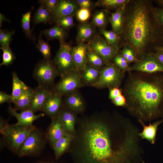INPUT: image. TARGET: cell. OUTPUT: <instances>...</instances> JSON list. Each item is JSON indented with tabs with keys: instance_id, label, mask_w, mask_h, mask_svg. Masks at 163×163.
Wrapping results in <instances>:
<instances>
[{
	"instance_id": "obj_1",
	"label": "cell",
	"mask_w": 163,
	"mask_h": 163,
	"mask_svg": "<svg viewBox=\"0 0 163 163\" xmlns=\"http://www.w3.org/2000/svg\"><path fill=\"white\" fill-rule=\"evenodd\" d=\"M68 150L75 163H140L138 128L118 113L81 123Z\"/></svg>"
},
{
	"instance_id": "obj_2",
	"label": "cell",
	"mask_w": 163,
	"mask_h": 163,
	"mask_svg": "<svg viewBox=\"0 0 163 163\" xmlns=\"http://www.w3.org/2000/svg\"><path fill=\"white\" fill-rule=\"evenodd\" d=\"M154 7L151 0H129L124 9L119 45L130 46L139 59L163 47V28L155 18Z\"/></svg>"
},
{
	"instance_id": "obj_3",
	"label": "cell",
	"mask_w": 163,
	"mask_h": 163,
	"mask_svg": "<svg viewBox=\"0 0 163 163\" xmlns=\"http://www.w3.org/2000/svg\"><path fill=\"white\" fill-rule=\"evenodd\" d=\"M129 113L144 123L163 116V74L128 72L122 89Z\"/></svg>"
},
{
	"instance_id": "obj_4",
	"label": "cell",
	"mask_w": 163,
	"mask_h": 163,
	"mask_svg": "<svg viewBox=\"0 0 163 163\" xmlns=\"http://www.w3.org/2000/svg\"><path fill=\"white\" fill-rule=\"evenodd\" d=\"M47 141L46 133L36 127L19 147L16 154L20 157H37L43 152Z\"/></svg>"
},
{
	"instance_id": "obj_5",
	"label": "cell",
	"mask_w": 163,
	"mask_h": 163,
	"mask_svg": "<svg viewBox=\"0 0 163 163\" xmlns=\"http://www.w3.org/2000/svg\"><path fill=\"white\" fill-rule=\"evenodd\" d=\"M35 127L34 125L25 127L15 123L10 125L2 135L1 147H6L16 154L19 147Z\"/></svg>"
},
{
	"instance_id": "obj_6",
	"label": "cell",
	"mask_w": 163,
	"mask_h": 163,
	"mask_svg": "<svg viewBox=\"0 0 163 163\" xmlns=\"http://www.w3.org/2000/svg\"><path fill=\"white\" fill-rule=\"evenodd\" d=\"M125 72L118 69L113 63L106 65L101 69L100 75L96 82L92 85L109 89L119 87L125 77Z\"/></svg>"
},
{
	"instance_id": "obj_7",
	"label": "cell",
	"mask_w": 163,
	"mask_h": 163,
	"mask_svg": "<svg viewBox=\"0 0 163 163\" xmlns=\"http://www.w3.org/2000/svg\"><path fill=\"white\" fill-rule=\"evenodd\" d=\"M59 74L53 62L50 59H43L35 65L33 76L38 85L50 88Z\"/></svg>"
},
{
	"instance_id": "obj_8",
	"label": "cell",
	"mask_w": 163,
	"mask_h": 163,
	"mask_svg": "<svg viewBox=\"0 0 163 163\" xmlns=\"http://www.w3.org/2000/svg\"><path fill=\"white\" fill-rule=\"evenodd\" d=\"M59 43V50L53 61L59 75L62 76L78 70L72 58L71 47L65 41Z\"/></svg>"
},
{
	"instance_id": "obj_9",
	"label": "cell",
	"mask_w": 163,
	"mask_h": 163,
	"mask_svg": "<svg viewBox=\"0 0 163 163\" xmlns=\"http://www.w3.org/2000/svg\"><path fill=\"white\" fill-rule=\"evenodd\" d=\"M61 76L59 81L51 89L53 92L62 96L66 95L83 86L80 76L77 70Z\"/></svg>"
},
{
	"instance_id": "obj_10",
	"label": "cell",
	"mask_w": 163,
	"mask_h": 163,
	"mask_svg": "<svg viewBox=\"0 0 163 163\" xmlns=\"http://www.w3.org/2000/svg\"><path fill=\"white\" fill-rule=\"evenodd\" d=\"M88 42V48L100 56L106 65L111 63L114 57L119 53V50L110 45L100 36H95Z\"/></svg>"
},
{
	"instance_id": "obj_11",
	"label": "cell",
	"mask_w": 163,
	"mask_h": 163,
	"mask_svg": "<svg viewBox=\"0 0 163 163\" xmlns=\"http://www.w3.org/2000/svg\"><path fill=\"white\" fill-rule=\"evenodd\" d=\"M131 72L163 73V66L150 53L147 54L130 66V72Z\"/></svg>"
},
{
	"instance_id": "obj_12",
	"label": "cell",
	"mask_w": 163,
	"mask_h": 163,
	"mask_svg": "<svg viewBox=\"0 0 163 163\" xmlns=\"http://www.w3.org/2000/svg\"><path fill=\"white\" fill-rule=\"evenodd\" d=\"M8 111L11 116L17 119V122L15 123L16 124L25 127L33 126L34 121L45 115L44 113L36 115L35 113L30 109L21 110L18 113L10 104L8 107Z\"/></svg>"
},
{
	"instance_id": "obj_13",
	"label": "cell",
	"mask_w": 163,
	"mask_h": 163,
	"mask_svg": "<svg viewBox=\"0 0 163 163\" xmlns=\"http://www.w3.org/2000/svg\"><path fill=\"white\" fill-rule=\"evenodd\" d=\"M62 97L52 92L45 102L40 111L51 119L58 116L63 107Z\"/></svg>"
},
{
	"instance_id": "obj_14",
	"label": "cell",
	"mask_w": 163,
	"mask_h": 163,
	"mask_svg": "<svg viewBox=\"0 0 163 163\" xmlns=\"http://www.w3.org/2000/svg\"><path fill=\"white\" fill-rule=\"evenodd\" d=\"M79 7L75 1L59 0L56 11L50 14L52 22L56 23L62 17L74 14Z\"/></svg>"
},
{
	"instance_id": "obj_15",
	"label": "cell",
	"mask_w": 163,
	"mask_h": 163,
	"mask_svg": "<svg viewBox=\"0 0 163 163\" xmlns=\"http://www.w3.org/2000/svg\"><path fill=\"white\" fill-rule=\"evenodd\" d=\"M52 92L50 88L38 85L34 89L29 109L34 113L40 111L45 102Z\"/></svg>"
},
{
	"instance_id": "obj_16",
	"label": "cell",
	"mask_w": 163,
	"mask_h": 163,
	"mask_svg": "<svg viewBox=\"0 0 163 163\" xmlns=\"http://www.w3.org/2000/svg\"><path fill=\"white\" fill-rule=\"evenodd\" d=\"M88 48V44L85 43H78L71 47V53L77 70L83 71L87 65L86 53Z\"/></svg>"
},
{
	"instance_id": "obj_17",
	"label": "cell",
	"mask_w": 163,
	"mask_h": 163,
	"mask_svg": "<svg viewBox=\"0 0 163 163\" xmlns=\"http://www.w3.org/2000/svg\"><path fill=\"white\" fill-rule=\"evenodd\" d=\"M75 113L64 106L58 116L65 133L75 135L76 118Z\"/></svg>"
},
{
	"instance_id": "obj_18",
	"label": "cell",
	"mask_w": 163,
	"mask_h": 163,
	"mask_svg": "<svg viewBox=\"0 0 163 163\" xmlns=\"http://www.w3.org/2000/svg\"><path fill=\"white\" fill-rule=\"evenodd\" d=\"M66 133L58 116L52 119L46 133L48 141L51 146Z\"/></svg>"
},
{
	"instance_id": "obj_19",
	"label": "cell",
	"mask_w": 163,
	"mask_h": 163,
	"mask_svg": "<svg viewBox=\"0 0 163 163\" xmlns=\"http://www.w3.org/2000/svg\"><path fill=\"white\" fill-rule=\"evenodd\" d=\"M65 96L64 105L66 108L75 113H80L84 111L85 103L78 93L74 92Z\"/></svg>"
},
{
	"instance_id": "obj_20",
	"label": "cell",
	"mask_w": 163,
	"mask_h": 163,
	"mask_svg": "<svg viewBox=\"0 0 163 163\" xmlns=\"http://www.w3.org/2000/svg\"><path fill=\"white\" fill-rule=\"evenodd\" d=\"M75 135L66 133L52 146L56 160L58 159L67 152L71 144L74 139Z\"/></svg>"
},
{
	"instance_id": "obj_21",
	"label": "cell",
	"mask_w": 163,
	"mask_h": 163,
	"mask_svg": "<svg viewBox=\"0 0 163 163\" xmlns=\"http://www.w3.org/2000/svg\"><path fill=\"white\" fill-rule=\"evenodd\" d=\"M163 122V119H162L152 123H151L150 122L148 126L143 123L139 122L143 128L142 131L139 133V136L141 139L147 140L151 144H154L156 139L158 126Z\"/></svg>"
},
{
	"instance_id": "obj_22",
	"label": "cell",
	"mask_w": 163,
	"mask_h": 163,
	"mask_svg": "<svg viewBox=\"0 0 163 163\" xmlns=\"http://www.w3.org/2000/svg\"><path fill=\"white\" fill-rule=\"evenodd\" d=\"M34 92V89L28 87L27 88L13 103L14 108L17 110H24L29 109Z\"/></svg>"
},
{
	"instance_id": "obj_23",
	"label": "cell",
	"mask_w": 163,
	"mask_h": 163,
	"mask_svg": "<svg viewBox=\"0 0 163 163\" xmlns=\"http://www.w3.org/2000/svg\"><path fill=\"white\" fill-rule=\"evenodd\" d=\"M95 31L93 26L88 23H83L79 26L76 36L78 43H84L89 41L95 36Z\"/></svg>"
},
{
	"instance_id": "obj_24",
	"label": "cell",
	"mask_w": 163,
	"mask_h": 163,
	"mask_svg": "<svg viewBox=\"0 0 163 163\" xmlns=\"http://www.w3.org/2000/svg\"><path fill=\"white\" fill-rule=\"evenodd\" d=\"M41 33L48 40L57 39L59 42L65 41L67 35L65 29L57 24L49 28L41 31Z\"/></svg>"
},
{
	"instance_id": "obj_25",
	"label": "cell",
	"mask_w": 163,
	"mask_h": 163,
	"mask_svg": "<svg viewBox=\"0 0 163 163\" xmlns=\"http://www.w3.org/2000/svg\"><path fill=\"white\" fill-rule=\"evenodd\" d=\"M124 9L117 10L115 12L113 13L109 11L111 14L109 22L111 25L113 31L119 36L121 34L123 28Z\"/></svg>"
},
{
	"instance_id": "obj_26",
	"label": "cell",
	"mask_w": 163,
	"mask_h": 163,
	"mask_svg": "<svg viewBox=\"0 0 163 163\" xmlns=\"http://www.w3.org/2000/svg\"><path fill=\"white\" fill-rule=\"evenodd\" d=\"M109 11L103 9L96 12L93 15L91 24L100 29H105L109 22Z\"/></svg>"
},
{
	"instance_id": "obj_27",
	"label": "cell",
	"mask_w": 163,
	"mask_h": 163,
	"mask_svg": "<svg viewBox=\"0 0 163 163\" xmlns=\"http://www.w3.org/2000/svg\"><path fill=\"white\" fill-rule=\"evenodd\" d=\"M12 84L11 95L13 98L12 103L17 99L27 88L28 86L18 78L15 72L12 73Z\"/></svg>"
},
{
	"instance_id": "obj_28",
	"label": "cell",
	"mask_w": 163,
	"mask_h": 163,
	"mask_svg": "<svg viewBox=\"0 0 163 163\" xmlns=\"http://www.w3.org/2000/svg\"><path fill=\"white\" fill-rule=\"evenodd\" d=\"M101 69L91 65H87L83 70L82 78L88 84L93 85L99 78Z\"/></svg>"
},
{
	"instance_id": "obj_29",
	"label": "cell",
	"mask_w": 163,
	"mask_h": 163,
	"mask_svg": "<svg viewBox=\"0 0 163 163\" xmlns=\"http://www.w3.org/2000/svg\"><path fill=\"white\" fill-rule=\"evenodd\" d=\"M32 21L34 26L36 24L43 23L46 24L47 23H52V21L50 12L46 9L40 6L36 11Z\"/></svg>"
},
{
	"instance_id": "obj_30",
	"label": "cell",
	"mask_w": 163,
	"mask_h": 163,
	"mask_svg": "<svg viewBox=\"0 0 163 163\" xmlns=\"http://www.w3.org/2000/svg\"><path fill=\"white\" fill-rule=\"evenodd\" d=\"M33 9V7L30 10L22 14L21 19V26L26 37L29 40L34 41L37 38L35 35L32 34V30L31 29L30 25L31 12Z\"/></svg>"
},
{
	"instance_id": "obj_31",
	"label": "cell",
	"mask_w": 163,
	"mask_h": 163,
	"mask_svg": "<svg viewBox=\"0 0 163 163\" xmlns=\"http://www.w3.org/2000/svg\"><path fill=\"white\" fill-rule=\"evenodd\" d=\"M129 0H100L96 5L107 9H124Z\"/></svg>"
},
{
	"instance_id": "obj_32",
	"label": "cell",
	"mask_w": 163,
	"mask_h": 163,
	"mask_svg": "<svg viewBox=\"0 0 163 163\" xmlns=\"http://www.w3.org/2000/svg\"><path fill=\"white\" fill-rule=\"evenodd\" d=\"M86 58L87 62L90 65L96 67L100 69L106 65L102 57L89 48L86 53Z\"/></svg>"
},
{
	"instance_id": "obj_33",
	"label": "cell",
	"mask_w": 163,
	"mask_h": 163,
	"mask_svg": "<svg viewBox=\"0 0 163 163\" xmlns=\"http://www.w3.org/2000/svg\"><path fill=\"white\" fill-rule=\"evenodd\" d=\"M42 35L40 33L35 47L41 53L44 59H49L51 56V47L48 42L43 40Z\"/></svg>"
},
{
	"instance_id": "obj_34",
	"label": "cell",
	"mask_w": 163,
	"mask_h": 163,
	"mask_svg": "<svg viewBox=\"0 0 163 163\" xmlns=\"http://www.w3.org/2000/svg\"><path fill=\"white\" fill-rule=\"evenodd\" d=\"M100 33L103 35L107 42L111 46L120 50V39L119 36L113 31L107 30L105 29H100Z\"/></svg>"
},
{
	"instance_id": "obj_35",
	"label": "cell",
	"mask_w": 163,
	"mask_h": 163,
	"mask_svg": "<svg viewBox=\"0 0 163 163\" xmlns=\"http://www.w3.org/2000/svg\"><path fill=\"white\" fill-rule=\"evenodd\" d=\"M0 48L2 50V62L0 66H8L11 65L16 59L14 54L12 52L9 46L7 47L1 46Z\"/></svg>"
},
{
	"instance_id": "obj_36",
	"label": "cell",
	"mask_w": 163,
	"mask_h": 163,
	"mask_svg": "<svg viewBox=\"0 0 163 163\" xmlns=\"http://www.w3.org/2000/svg\"><path fill=\"white\" fill-rule=\"evenodd\" d=\"M120 53L126 59L129 63H135L137 62L138 59L133 48L128 45L123 46Z\"/></svg>"
},
{
	"instance_id": "obj_37",
	"label": "cell",
	"mask_w": 163,
	"mask_h": 163,
	"mask_svg": "<svg viewBox=\"0 0 163 163\" xmlns=\"http://www.w3.org/2000/svg\"><path fill=\"white\" fill-rule=\"evenodd\" d=\"M112 61L119 69L125 72H130L129 63L120 53L117 54L114 57Z\"/></svg>"
},
{
	"instance_id": "obj_38",
	"label": "cell",
	"mask_w": 163,
	"mask_h": 163,
	"mask_svg": "<svg viewBox=\"0 0 163 163\" xmlns=\"http://www.w3.org/2000/svg\"><path fill=\"white\" fill-rule=\"evenodd\" d=\"M15 32L14 30L0 29V44L2 47L9 46L12 40V36Z\"/></svg>"
},
{
	"instance_id": "obj_39",
	"label": "cell",
	"mask_w": 163,
	"mask_h": 163,
	"mask_svg": "<svg viewBox=\"0 0 163 163\" xmlns=\"http://www.w3.org/2000/svg\"><path fill=\"white\" fill-rule=\"evenodd\" d=\"M59 0H39L38 2L40 5L47 10L50 14L56 11L57 7Z\"/></svg>"
},
{
	"instance_id": "obj_40",
	"label": "cell",
	"mask_w": 163,
	"mask_h": 163,
	"mask_svg": "<svg viewBox=\"0 0 163 163\" xmlns=\"http://www.w3.org/2000/svg\"><path fill=\"white\" fill-rule=\"evenodd\" d=\"M74 15L62 17L56 24L65 30L71 28L74 26L73 18Z\"/></svg>"
},
{
	"instance_id": "obj_41",
	"label": "cell",
	"mask_w": 163,
	"mask_h": 163,
	"mask_svg": "<svg viewBox=\"0 0 163 163\" xmlns=\"http://www.w3.org/2000/svg\"><path fill=\"white\" fill-rule=\"evenodd\" d=\"M90 9L80 8L76 12V16L78 21L81 22H85L90 16Z\"/></svg>"
},
{
	"instance_id": "obj_42",
	"label": "cell",
	"mask_w": 163,
	"mask_h": 163,
	"mask_svg": "<svg viewBox=\"0 0 163 163\" xmlns=\"http://www.w3.org/2000/svg\"><path fill=\"white\" fill-rule=\"evenodd\" d=\"M154 14L158 24L163 28V9L154 7Z\"/></svg>"
},
{
	"instance_id": "obj_43",
	"label": "cell",
	"mask_w": 163,
	"mask_h": 163,
	"mask_svg": "<svg viewBox=\"0 0 163 163\" xmlns=\"http://www.w3.org/2000/svg\"><path fill=\"white\" fill-rule=\"evenodd\" d=\"M111 101L117 107H125L126 105V99L123 94L118 96Z\"/></svg>"
},
{
	"instance_id": "obj_44",
	"label": "cell",
	"mask_w": 163,
	"mask_h": 163,
	"mask_svg": "<svg viewBox=\"0 0 163 163\" xmlns=\"http://www.w3.org/2000/svg\"><path fill=\"white\" fill-rule=\"evenodd\" d=\"M122 94V89L120 88L119 87L109 88V98L112 101Z\"/></svg>"
},
{
	"instance_id": "obj_45",
	"label": "cell",
	"mask_w": 163,
	"mask_h": 163,
	"mask_svg": "<svg viewBox=\"0 0 163 163\" xmlns=\"http://www.w3.org/2000/svg\"><path fill=\"white\" fill-rule=\"evenodd\" d=\"M13 102V98L11 95L7 94L5 92L0 91V104L5 103L11 104Z\"/></svg>"
},
{
	"instance_id": "obj_46",
	"label": "cell",
	"mask_w": 163,
	"mask_h": 163,
	"mask_svg": "<svg viewBox=\"0 0 163 163\" xmlns=\"http://www.w3.org/2000/svg\"><path fill=\"white\" fill-rule=\"evenodd\" d=\"M75 2L80 8L90 9L94 5L93 2L90 0H76Z\"/></svg>"
},
{
	"instance_id": "obj_47",
	"label": "cell",
	"mask_w": 163,
	"mask_h": 163,
	"mask_svg": "<svg viewBox=\"0 0 163 163\" xmlns=\"http://www.w3.org/2000/svg\"><path fill=\"white\" fill-rule=\"evenodd\" d=\"M150 54L163 66V47L158 49L155 52Z\"/></svg>"
},
{
	"instance_id": "obj_48",
	"label": "cell",
	"mask_w": 163,
	"mask_h": 163,
	"mask_svg": "<svg viewBox=\"0 0 163 163\" xmlns=\"http://www.w3.org/2000/svg\"><path fill=\"white\" fill-rule=\"evenodd\" d=\"M9 119L5 120L2 117L0 118V133L2 135L5 130L9 126L8 123Z\"/></svg>"
},
{
	"instance_id": "obj_49",
	"label": "cell",
	"mask_w": 163,
	"mask_h": 163,
	"mask_svg": "<svg viewBox=\"0 0 163 163\" xmlns=\"http://www.w3.org/2000/svg\"><path fill=\"white\" fill-rule=\"evenodd\" d=\"M3 21H6L10 22H11V21L8 20L5 17V16L2 14V13H0V27L2 25V22Z\"/></svg>"
},
{
	"instance_id": "obj_50",
	"label": "cell",
	"mask_w": 163,
	"mask_h": 163,
	"mask_svg": "<svg viewBox=\"0 0 163 163\" xmlns=\"http://www.w3.org/2000/svg\"><path fill=\"white\" fill-rule=\"evenodd\" d=\"M154 1L161 8L163 9V0H155Z\"/></svg>"
},
{
	"instance_id": "obj_51",
	"label": "cell",
	"mask_w": 163,
	"mask_h": 163,
	"mask_svg": "<svg viewBox=\"0 0 163 163\" xmlns=\"http://www.w3.org/2000/svg\"><path fill=\"white\" fill-rule=\"evenodd\" d=\"M36 163H53V162L52 161H37Z\"/></svg>"
},
{
	"instance_id": "obj_52",
	"label": "cell",
	"mask_w": 163,
	"mask_h": 163,
	"mask_svg": "<svg viewBox=\"0 0 163 163\" xmlns=\"http://www.w3.org/2000/svg\"><path fill=\"white\" fill-rule=\"evenodd\" d=\"M142 163H146L145 162H144L143 160H142Z\"/></svg>"
},
{
	"instance_id": "obj_53",
	"label": "cell",
	"mask_w": 163,
	"mask_h": 163,
	"mask_svg": "<svg viewBox=\"0 0 163 163\" xmlns=\"http://www.w3.org/2000/svg\"><path fill=\"white\" fill-rule=\"evenodd\" d=\"M162 119H163V117H162Z\"/></svg>"
}]
</instances>
